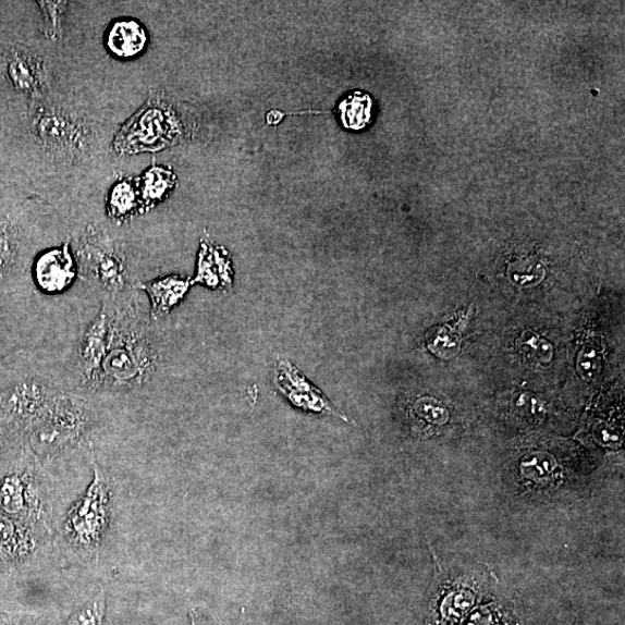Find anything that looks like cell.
Returning a JSON list of instances; mask_svg holds the SVG:
<instances>
[{
  "label": "cell",
  "mask_w": 625,
  "mask_h": 625,
  "mask_svg": "<svg viewBox=\"0 0 625 625\" xmlns=\"http://www.w3.org/2000/svg\"><path fill=\"white\" fill-rule=\"evenodd\" d=\"M108 352L91 392L124 393L145 388L157 373L161 359L154 320L143 311L137 293L112 304Z\"/></svg>",
  "instance_id": "1"
},
{
  "label": "cell",
  "mask_w": 625,
  "mask_h": 625,
  "mask_svg": "<svg viewBox=\"0 0 625 625\" xmlns=\"http://www.w3.org/2000/svg\"><path fill=\"white\" fill-rule=\"evenodd\" d=\"M75 256L82 278L98 289L103 302L120 304L139 291L128 274L123 247L105 229L88 226L82 232Z\"/></svg>",
  "instance_id": "2"
},
{
  "label": "cell",
  "mask_w": 625,
  "mask_h": 625,
  "mask_svg": "<svg viewBox=\"0 0 625 625\" xmlns=\"http://www.w3.org/2000/svg\"><path fill=\"white\" fill-rule=\"evenodd\" d=\"M61 393L24 353L0 357V412L8 419L33 426Z\"/></svg>",
  "instance_id": "3"
},
{
  "label": "cell",
  "mask_w": 625,
  "mask_h": 625,
  "mask_svg": "<svg viewBox=\"0 0 625 625\" xmlns=\"http://www.w3.org/2000/svg\"><path fill=\"white\" fill-rule=\"evenodd\" d=\"M23 208L0 211V312L30 292V229Z\"/></svg>",
  "instance_id": "4"
},
{
  "label": "cell",
  "mask_w": 625,
  "mask_h": 625,
  "mask_svg": "<svg viewBox=\"0 0 625 625\" xmlns=\"http://www.w3.org/2000/svg\"><path fill=\"white\" fill-rule=\"evenodd\" d=\"M428 625H457L492 587V574L482 567L443 568L438 564Z\"/></svg>",
  "instance_id": "5"
},
{
  "label": "cell",
  "mask_w": 625,
  "mask_h": 625,
  "mask_svg": "<svg viewBox=\"0 0 625 625\" xmlns=\"http://www.w3.org/2000/svg\"><path fill=\"white\" fill-rule=\"evenodd\" d=\"M90 427L88 403L76 395L61 393L42 415L33 422L32 450L40 456H51L79 443Z\"/></svg>",
  "instance_id": "6"
},
{
  "label": "cell",
  "mask_w": 625,
  "mask_h": 625,
  "mask_svg": "<svg viewBox=\"0 0 625 625\" xmlns=\"http://www.w3.org/2000/svg\"><path fill=\"white\" fill-rule=\"evenodd\" d=\"M35 139L52 157L75 159L89 144V127L78 115L44 102L32 103L29 117Z\"/></svg>",
  "instance_id": "7"
},
{
  "label": "cell",
  "mask_w": 625,
  "mask_h": 625,
  "mask_svg": "<svg viewBox=\"0 0 625 625\" xmlns=\"http://www.w3.org/2000/svg\"><path fill=\"white\" fill-rule=\"evenodd\" d=\"M0 77L32 103L44 102L50 87L45 62L22 45H0Z\"/></svg>",
  "instance_id": "8"
},
{
  "label": "cell",
  "mask_w": 625,
  "mask_h": 625,
  "mask_svg": "<svg viewBox=\"0 0 625 625\" xmlns=\"http://www.w3.org/2000/svg\"><path fill=\"white\" fill-rule=\"evenodd\" d=\"M173 121L156 102H150L122 126L114 147L123 155L163 149L173 139Z\"/></svg>",
  "instance_id": "9"
},
{
  "label": "cell",
  "mask_w": 625,
  "mask_h": 625,
  "mask_svg": "<svg viewBox=\"0 0 625 625\" xmlns=\"http://www.w3.org/2000/svg\"><path fill=\"white\" fill-rule=\"evenodd\" d=\"M110 334V309L102 303L97 317L84 330L77 356V370L82 388L91 392L106 358Z\"/></svg>",
  "instance_id": "10"
},
{
  "label": "cell",
  "mask_w": 625,
  "mask_h": 625,
  "mask_svg": "<svg viewBox=\"0 0 625 625\" xmlns=\"http://www.w3.org/2000/svg\"><path fill=\"white\" fill-rule=\"evenodd\" d=\"M275 388L299 409L348 419L336 410L323 393L303 376L287 359H280L274 370Z\"/></svg>",
  "instance_id": "11"
},
{
  "label": "cell",
  "mask_w": 625,
  "mask_h": 625,
  "mask_svg": "<svg viewBox=\"0 0 625 625\" xmlns=\"http://www.w3.org/2000/svg\"><path fill=\"white\" fill-rule=\"evenodd\" d=\"M108 495L106 485L96 468V481L89 488L84 501L72 512L69 525L79 543L97 544L106 523Z\"/></svg>",
  "instance_id": "12"
},
{
  "label": "cell",
  "mask_w": 625,
  "mask_h": 625,
  "mask_svg": "<svg viewBox=\"0 0 625 625\" xmlns=\"http://www.w3.org/2000/svg\"><path fill=\"white\" fill-rule=\"evenodd\" d=\"M77 271L75 257L68 244L62 248L47 249L33 262V286L47 293L63 291L76 278Z\"/></svg>",
  "instance_id": "13"
},
{
  "label": "cell",
  "mask_w": 625,
  "mask_h": 625,
  "mask_svg": "<svg viewBox=\"0 0 625 625\" xmlns=\"http://www.w3.org/2000/svg\"><path fill=\"white\" fill-rule=\"evenodd\" d=\"M106 47L115 58L127 60L139 57L149 44V35L135 20H119L109 26Z\"/></svg>",
  "instance_id": "14"
},
{
  "label": "cell",
  "mask_w": 625,
  "mask_h": 625,
  "mask_svg": "<svg viewBox=\"0 0 625 625\" xmlns=\"http://www.w3.org/2000/svg\"><path fill=\"white\" fill-rule=\"evenodd\" d=\"M192 286L191 280H183L179 275H168L147 283H137V289L147 293L151 301V319L157 321L168 316Z\"/></svg>",
  "instance_id": "15"
},
{
  "label": "cell",
  "mask_w": 625,
  "mask_h": 625,
  "mask_svg": "<svg viewBox=\"0 0 625 625\" xmlns=\"http://www.w3.org/2000/svg\"><path fill=\"white\" fill-rule=\"evenodd\" d=\"M195 283L204 284L211 289L231 287V264L222 249L215 247L210 243L201 244L197 274L195 280L192 281V285Z\"/></svg>",
  "instance_id": "16"
},
{
  "label": "cell",
  "mask_w": 625,
  "mask_h": 625,
  "mask_svg": "<svg viewBox=\"0 0 625 625\" xmlns=\"http://www.w3.org/2000/svg\"><path fill=\"white\" fill-rule=\"evenodd\" d=\"M176 177L168 169L152 167L146 170L137 182L140 198V213L154 209L174 188Z\"/></svg>",
  "instance_id": "17"
},
{
  "label": "cell",
  "mask_w": 625,
  "mask_h": 625,
  "mask_svg": "<svg viewBox=\"0 0 625 625\" xmlns=\"http://www.w3.org/2000/svg\"><path fill=\"white\" fill-rule=\"evenodd\" d=\"M107 213L110 219L122 223L140 213V198L135 181L123 179L115 183L107 197Z\"/></svg>",
  "instance_id": "18"
},
{
  "label": "cell",
  "mask_w": 625,
  "mask_h": 625,
  "mask_svg": "<svg viewBox=\"0 0 625 625\" xmlns=\"http://www.w3.org/2000/svg\"><path fill=\"white\" fill-rule=\"evenodd\" d=\"M373 101L370 96L356 91L340 106L343 124L354 131L365 127L372 119Z\"/></svg>",
  "instance_id": "19"
},
{
  "label": "cell",
  "mask_w": 625,
  "mask_h": 625,
  "mask_svg": "<svg viewBox=\"0 0 625 625\" xmlns=\"http://www.w3.org/2000/svg\"><path fill=\"white\" fill-rule=\"evenodd\" d=\"M457 625H522L508 606L499 602L477 605Z\"/></svg>",
  "instance_id": "20"
},
{
  "label": "cell",
  "mask_w": 625,
  "mask_h": 625,
  "mask_svg": "<svg viewBox=\"0 0 625 625\" xmlns=\"http://www.w3.org/2000/svg\"><path fill=\"white\" fill-rule=\"evenodd\" d=\"M42 13V30L49 39H59L62 35L63 14L66 3L42 2L39 3Z\"/></svg>",
  "instance_id": "21"
},
{
  "label": "cell",
  "mask_w": 625,
  "mask_h": 625,
  "mask_svg": "<svg viewBox=\"0 0 625 625\" xmlns=\"http://www.w3.org/2000/svg\"><path fill=\"white\" fill-rule=\"evenodd\" d=\"M105 614L103 593L96 597L82 611L73 615L68 625H102Z\"/></svg>",
  "instance_id": "22"
}]
</instances>
